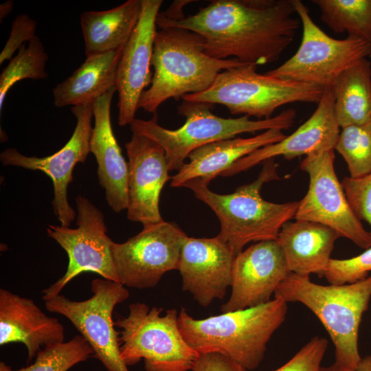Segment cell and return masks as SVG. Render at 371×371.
<instances>
[{"label": "cell", "mask_w": 371, "mask_h": 371, "mask_svg": "<svg viewBox=\"0 0 371 371\" xmlns=\"http://www.w3.org/2000/svg\"><path fill=\"white\" fill-rule=\"evenodd\" d=\"M176 1L157 17L160 29H186L203 38V51L216 59L236 58L262 65L279 59L300 26L293 0H214L185 16Z\"/></svg>", "instance_id": "obj_1"}, {"label": "cell", "mask_w": 371, "mask_h": 371, "mask_svg": "<svg viewBox=\"0 0 371 371\" xmlns=\"http://www.w3.org/2000/svg\"><path fill=\"white\" fill-rule=\"evenodd\" d=\"M286 313L287 303L274 297L263 304L201 319L182 308L178 323L185 340L199 354L220 353L249 371L262 361L267 343Z\"/></svg>", "instance_id": "obj_2"}, {"label": "cell", "mask_w": 371, "mask_h": 371, "mask_svg": "<svg viewBox=\"0 0 371 371\" xmlns=\"http://www.w3.org/2000/svg\"><path fill=\"white\" fill-rule=\"evenodd\" d=\"M203 45L201 35L186 29L157 30L151 58L154 74L141 95L139 108L157 113L167 100L202 92L221 71L245 65L236 58H212L204 52Z\"/></svg>", "instance_id": "obj_3"}, {"label": "cell", "mask_w": 371, "mask_h": 371, "mask_svg": "<svg viewBox=\"0 0 371 371\" xmlns=\"http://www.w3.org/2000/svg\"><path fill=\"white\" fill-rule=\"evenodd\" d=\"M262 164L256 179L238 187L231 194L215 193L196 181H189L183 186L191 189L196 199L213 210L221 223L218 235L236 256L251 242L277 240L282 226L294 218L297 208L298 201L276 203L262 198L263 185L279 179L274 159Z\"/></svg>", "instance_id": "obj_4"}, {"label": "cell", "mask_w": 371, "mask_h": 371, "mask_svg": "<svg viewBox=\"0 0 371 371\" xmlns=\"http://www.w3.org/2000/svg\"><path fill=\"white\" fill-rule=\"evenodd\" d=\"M274 297L300 302L320 320L335 347V362L356 370L359 326L371 299V276L345 284L321 285L310 276L289 273L278 285Z\"/></svg>", "instance_id": "obj_5"}, {"label": "cell", "mask_w": 371, "mask_h": 371, "mask_svg": "<svg viewBox=\"0 0 371 371\" xmlns=\"http://www.w3.org/2000/svg\"><path fill=\"white\" fill-rule=\"evenodd\" d=\"M213 105L183 100L178 113L186 117V122L177 129L161 126L157 113L148 120L135 118L130 128L133 133L144 135L159 144L165 151L170 171H178L189 155L203 146L245 133L288 129L293 125L296 117L295 110L288 109L265 120H252L247 115L225 118L212 113Z\"/></svg>", "instance_id": "obj_6"}, {"label": "cell", "mask_w": 371, "mask_h": 371, "mask_svg": "<svg viewBox=\"0 0 371 371\" xmlns=\"http://www.w3.org/2000/svg\"><path fill=\"white\" fill-rule=\"evenodd\" d=\"M245 64L219 73L205 91L182 97L184 101L219 104L232 115L272 117L279 107L293 102L318 104L324 89L307 83L283 80L256 71Z\"/></svg>", "instance_id": "obj_7"}, {"label": "cell", "mask_w": 371, "mask_h": 371, "mask_svg": "<svg viewBox=\"0 0 371 371\" xmlns=\"http://www.w3.org/2000/svg\"><path fill=\"white\" fill-rule=\"evenodd\" d=\"M144 303H132L126 317H117L120 355L125 364L144 359L146 371H188L199 354L185 340L179 329V313Z\"/></svg>", "instance_id": "obj_8"}, {"label": "cell", "mask_w": 371, "mask_h": 371, "mask_svg": "<svg viewBox=\"0 0 371 371\" xmlns=\"http://www.w3.org/2000/svg\"><path fill=\"white\" fill-rule=\"evenodd\" d=\"M293 3L302 26L300 45L294 55L266 74L329 88L344 70L371 55V43L348 36L344 39L330 37L315 23L301 1Z\"/></svg>", "instance_id": "obj_9"}, {"label": "cell", "mask_w": 371, "mask_h": 371, "mask_svg": "<svg viewBox=\"0 0 371 371\" xmlns=\"http://www.w3.org/2000/svg\"><path fill=\"white\" fill-rule=\"evenodd\" d=\"M92 296L75 301L58 295L45 302V308L66 317L87 341L108 371H129L120 355V332L113 313L116 305L129 297L121 282L96 278L91 284Z\"/></svg>", "instance_id": "obj_10"}, {"label": "cell", "mask_w": 371, "mask_h": 371, "mask_svg": "<svg viewBox=\"0 0 371 371\" xmlns=\"http://www.w3.org/2000/svg\"><path fill=\"white\" fill-rule=\"evenodd\" d=\"M75 199L77 227L49 225L47 228V236L66 251L69 262L65 273L42 291L45 302L59 295L71 280L84 272H93L102 278L120 282L112 256L113 241L106 234L102 212L82 195Z\"/></svg>", "instance_id": "obj_11"}, {"label": "cell", "mask_w": 371, "mask_h": 371, "mask_svg": "<svg viewBox=\"0 0 371 371\" xmlns=\"http://www.w3.org/2000/svg\"><path fill=\"white\" fill-rule=\"evenodd\" d=\"M335 150H327L306 156L301 170L309 176L308 189L298 201L294 216L303 220L325 225L340 237L358 247H371V234L354 214L339 182L334 166Z\"/></svg>", "instance_id": "obj_12"}, {"label": "cell", "mask_w": 371, "mask_h": 371, "mask_svg": "<svg viewBox=\"0 0 371 371\" xmlns=\"http://www.w3.org/2000/svg\"><path fill=\"white\" fill-rule=\"evenodd\" d=\"M187 236L176 224L163 221L143 227L122 243L113 242L112 256L120 282L138 289L155 286L166 272L178 269Z\"/></svg>", "instance_id": "obj_13"}, {"label": "cell", "mask_w": 371, "mask_h": 371, "mask_svg": "<svg viewBox=\"0 0 371 371\" xmlns=\"http://www.w3.org/2000/svg\"><path fill=\"white\" fill-rule=\"evenodd\" d=\"M93 104L71 107V113L77 121L75 129L65 145L52 155L28 157L14 148H6L0 153L3 165L39 170L51 179L54 188L52 202L54 212L60 225L65 227H69L77 215L69 203L67 188L73 181L76 165L85 164L90 153Z\"/></svg>", "instance_id": "obj_14"}, {"label": "cell", "mask_w": 371, "mask_h": 371, "mask_svg": "<svg viewBox=\"0 0 371 371\" xmlns=\"http://www.w3.org/2000/svg\"><path fill=\"white\" fill-rule=\"evenodd\" d=\"M162 3V0H142L138 23L123 47L116 78L117 122L121 126L135 120L141 95L150 85L156 21Z\"/></svg>", "instance_id": "obj_15"}, {"label": "cell", "mask_w": 371, "mask_h": 371, "mask_svg": "<svg viewBox=\"0 0 371 371\" xmlns=\"http://www.w3.org/2000/svg\"><path fill=\"white\" fill-rule=\"evenodd\" d=\"M128 156L127 218L143 227L164 221L159 203L165 183L171 179L164 150L137 133L125 144Z\"/></svg>", "instance_id": "obj_16"}, {"label": "cell", "mask_w": 371, "mask_h": 371, "mask_svg": "<svg viewBox=\"0 0 371 371\" xmlns=\"http://www.w3.org/2000/svg\"><path fill=\"white\" fill-rule=\"evenodd\" d=\"M282 251L276 240L251 245L235 258L231 295L222 313L245 309L271 300L289 273Z\"/></svg>", "instance_id": "obj_17"}, {"label": "cell", "mask_w": 371, "mask_h": 371, "mask_svg": "<svg viewBox=\"0 0 371 371\" xmlns=\"http://www.w3.org/2000/svg\"><path fill=\"white\" fill-rule=\"evenodd\" d=\"M236 256L218 235L210 238L187 236L177 269L182 289L191 293L203 307L214 300H223L231 286Z\"/></svg>", "instance_id": "obj_18"}, {"label": "cell", "mask_w": 371, "mask_h": 371, "mask_svg": "<svg viewBox=\"0 0 371 371\" xmlns=\"http://www.w3.org/2000/svg\"><path fill=\"white\" fill-rule=\"evenodd\" d=\"M340 131L335 115L332 89L325 88L315 111L293 133L240 159L222 176L236 175L278 156L290 160L301 155L335 150Z\"/></svg>", "instance_id": "obj_19"}, {"label": "cell", "mask_w": 371, "mask_h": 371, "mask_svg": "<svg viewBox=\"0 0 371 371\" xmlns=\"http://www.w3.org/2000/svg\"><path fill=\"white\" fill-rule=\"evenodd\" d=\"M116 87L96 99L93 104L94 125L90 153L98 164L100 185L105 190L106 201L116 213L128 207V162L114 135L111 122V105Z\"/></svg>", "instance_id": "obj_20"}, {"label": "cell", "mask_w": 371, "mask_h": 371, "mask_svg": "<svg viewBox=\"0 0 371 371\" xmlns=\"http://www.w3.org/2000/svg\"><path fill=\"white\" fill-rule=\"evenodd\" d=\"M65 341V329L47 316L31 299L0 289V345L20 342L31 361L41 347Z\"/></svg>", "instance_id": "obj_21"}, {"label": "cell", "mask_w": 371, "mask_h": 371, "mask_svg": "<svg viewBox=\"0 0 371 371\" xmlns=\"http://www.w3.org/2000/svg\"><path fill=\"white\" fill-rule=\"evenodd\" d=\"M285 137L282 130L271 128L251 137L223 139L203 146L192 151L189 161L171 177L170 186L183 187L189 181L207 186L240 159Z\"/></svg>", "instance_id": "obj_22"}, {"label": "cell", "mask_w": 371, "mask_h": 371, "mask_svg": "<svg viewBox=\"0 0 371 371\" xmlns=\"http://www.w3.org/2000/svg\"><path fill=\"white\" fill-rule=\"evenodd\" d=\"M339 234L332 228L313 221H288L277 241L289 272L324 276L335 243Z\"/></svg>", "instance_id": "obj_23"}, {"label": "cell", "mask_w": 371, "mask_h": 371, "mask_svg": "<svg viewBox=\"0 0 371 371\" xmlns=\"http://www.w3.org/2000/svg\"><path fill=\"white\" fill-rule=\"evenodd\" d=\"M123 47L86 57L83 63L53 89L57 108L93 104L116 87L117 67Z\"/></svg>", "instance_id": "obj_24"}, {"label": "cell", "mask_w": 371, "mask_h": 371, "mask_svg": "<svg viewBox=\"0 0 371 371\" xmlns=\"http://www.w3.org/2000/svg\"><path fill=\"white\" fill-rule=\"evenodd\" d=\"M141 10L142 0H128L107 10L82 12L80 20L86 57L124 47L138 23Z\"/></svg>", "instance_id": "obj_25"}, {"label": "cell", "mask_w": 371, "mask_h": 371, "mask_svg": "<svg viewBox=\"0 0 371 371\" xmlns=\"http://www.w3.org/2000/svg\"><path fill=\"white\" fill-rule=\"evenodd\" d=\"M341 128L371 121V63L362 58L344 70L331 87Z\"/></svg>", "instance_id": "obj_26"}, {"label": "cell", "mask_w": 371, "mask_h": 371, "mask_svg": "<svg viewBox=\"0 0 371 371\" xmlns=\"http://www.w3.org/2000/svg\"><path fill=\"white\" fill-rule=\"evenodd\" d=\"M321 19L336 33L371 43V0H313Z\"/></svg>", "instance_id": "obj_27"}, {"label": "cell", "mask_w": 371, "mask_h": 371, "mask_svg": "<svg viewBox=\"0 0 371 371\" xmlns=\"http://www.w3.org/2000/svg\"><path fill=\"white\" fill-rule=\"evenodd\" d=\"M48 54L40 38L36 36L27 45H23L0 75V112L5 98L11 87L16 82L25 80H45L48 74L45 71Z\"/></svg>", "instance_id": "obj_28"}, {"label": "cell", "mask_w": 371, "mask_h": 371, "mask_svg": "<svg viewBox=\"0 0 371 371\" xmlns=\"http://www.w3.org/2000/svg\"><path fill=\"white\" fill-rule=\"evenodd\" d=\"M345 160L350 177L371 172V121L341 128L335 148Z\"/></svg>", "instance_id": "obj_29"}, {"label": "cell", "mask_w": 371, "mask_h": 371, "mask_svg": "<svg viewBox=\"0 0 371 371\" xmlns=\"http://www.w3.org/2000/svg\"><path fill=\"white\" fill-rule=\"evenodd\" d=\"M91 356H93L92 348L80 335H77L68 341L43 347L33 363L18 370L67 371Z\"/></svg>", "instance_id": "obj_30"}, {"label": "cell", "mask_w": 371, "mask_h": 371, "mask_svg": "<svg viewBox=\"0 0 371 371\" xmlns=\"http://www.w3.org/2000/svg\"><path fill=\"white\" fill-rule=\"evenodd\" d=\"M369 272H371V247L350 258H331L324 277L330 284L340 285L365 279Z\"/></svg>", "instance_id": "obj_31"}, {"label": "cell", "mask_w": 371, "mask_h": 371, "mask_svg": "<svg viewBox=\"0 0 371 371\" xmlns=\"http://www.w3.org/2000/svg\"><path fill=\"white\" fill-rule=\"evenodd\" d=\"M357 218L367 222L371 234V172L359 177H346L341 182Z\"/></svg>", "instance_id": "obj_32"}, {"label": "cell", "mask_w": 371, "mask_h": 371, "mask_svg": "<svg viewBox=\"0 0 371 371\" xmlns=\"http://www.w3.org/2000/svg\"><path fill=\"white\" fill-rule=\"evenodd\" d=\"M327 347L326 339L315 336L289 361L273 371H319Z\"/></svg>", "instance_id": "obj_33"}, {"label": "cell", "mask_w": 371, "mask_h": 371, "mask_svg": "<svg viewBox=\"0 0 371 371\" xmlns=\"http://www.w3.org/2000/svg\"><path fill=\"white\" fill-rule=\"evenodd\" d=\"M36 21L27 14L17 15L12 23L9 38L0 54V65L10 60L16 51L36 35Z\"/></svg>", "instance_id": "obj_34"}, {"label": "cell", "mask_w": 371, "mask_h": 371, "mask_svg": "<svg viewBox=\"0 0 371 371\" xmlns=\"http://www.w3.org/2000/svg\"><path fill=\"white\" fill-rule=\"evenodd\" d=\"M192 371H248L229 357L216 352L199 354Z\"/></svg>", "instance_id": "obj_35"}, {"label": "cell", "mask_w": 371, "mask_h": 371, "mask_svg": "<svg viewBox=\"0 0 371 371\" xmlns=\"http://www.w3.org/2000/svg\"><path fill=\"white\" fill-rule=\"evenodd\" d=\"M14 8V1L12 0L7 1L0 5V20L1 21L8 16Z\"/></svg>", "instance_id": "obj_36"}, {"label": "cell", "mask_w": 371, "mask_h": 371, "mask_svg": "<svg viewBox=\"0 0 371 371\" xmlns=\"http://www.w3.org/2000/svg\"><path fill=\"white\" fill-rule=\"evenodd\" d=\"M355 371H371V355L361 357Z\"/></svg>", "instance_id": "obj_37"}, {"label": "cell", "mask_w": 371, "mask_h": 371, "mask_svg": "<svg viewBox=\"0 0 371 371\" xmlns=\"http://www.w3.org/2000/svg\"><path fill=\"white\" fill-rule=\"evenodd\" d=\"M319 371H355V370L342 366L335 362L330 366H327V367L321 366Z\"/></svg>", "instance_id": "obj_38"}, {"label": "cell", "mask_w": 371, "mask_h": 371, "mask_svg": "<svg viewBox=\"0 0 371 371\" xmlns=\"http://www.w3.org/2000/svg\"><path fill=\"white\" fill-rule=\"evenodd\" d=\"M0 371H19V370H12L10 366H8L4 362L1 361L0 363Z\"/></svg>", "instance_id": "obj_39"}]
</instances>
